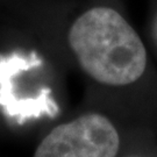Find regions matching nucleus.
Here are the masks:
<instances>
[{
    "label": "nucleus",
    "mask_w": 157,
    "mask_h": 157,
    "mask_svg": "<svg viewBox=\"0 0 157 157\" xmlns=\"http://www.w3.org/2000/svg\"><path fill=\"white\" fill-rule=\"evenodd\" d=\"M69 43L83 70L101 84H132L146 70L147 51L139 34L109 7L83 13L70 28Z\"/></svg>",
    "instance_id": "nucleus-1"
},
{
    "label": "nucleus",
    "mask_w": 157,
    "mask_h": 157,
    "mask_svg": "<svg viewBox=\"0 0 157 157\" xmlns=\"http://www.w3.org/2000/svg\"><path fill=\"white\" fill-rule=\"evenodd\" d=\"M120 139L101 114H84L57 126L42 140L34 157H115Z\"/></svg>",
    "instance_id": "nucleus-2"
},
{
    "label": "nucleus",
    "mask_w": 157,
    "mask_h": 157,
    "mask_svg": "<svg viewBox=\"0 0 157 157\" xmlns=\"http://www.w3.org/2000/svg\"><path fill=\"white\" fill-rule=\"evenodd\" d=\"M42 63L36 52H30L27 56L20 54L0 55V106L7 117L17 120L19 115V99L13 92V78L22 71L41 67Z\"/></svg>",
    "instance_id": "nucleus-3"
}]
</instances>
